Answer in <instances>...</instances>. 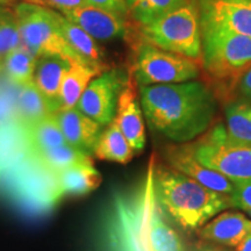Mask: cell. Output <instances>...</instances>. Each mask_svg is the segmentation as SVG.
Segmentation results:
<instances>
[{"mask_svg": "<svg viewBox=\"0 0 251 251\" xmlns=\"http://www.w3.org/2000/svg\"><path fill=\"white\" fill-rule=\"evenodd\" d=\"M166 159L170 163L172 169L179 171L187 177L192 178L203 186L211 188L213 191L230 194L235 188V183L226 178L224 175L219 174L212 169L202 165L197 161L193 153V146L191 144H179L170 146L166 149Z\"/></svg>", "mask_w": 251, "mask_h": 251, "instance_id": "obj_12", "label": "cell"}, {"mask_svg": "<svg viewBox=\"0 0 251 251\" xmlns=\"http://www.w3.org/2000/svg\"><path fill=\"white\" fill-rule=\"evenodd\" d=\"M13 2V0H0V5H9Z\"/></svg>", "mask_w": 251, "mask_h": 251, "instance_id": "obj_38", "label": "cell"}, {"mask_svg": "<svg viewBox=\"0 0 251 251\" xmlns=\"http://www.w3.org/2000/svg\"><path fill=\"white\" fill-rule=\"evenodd\" d=\"M192 146L197 161L202 165L235 184L251 183V144L231 140L224 125L213 127Z\"/></svg>", "mask_w": 251, "mask_h": 251, "instance_id": "obj_7", "label": "cell"}, {"mask_svg": "<svg viewBox=\"0 0 251 251\" xmlns=\"http://www.w3.org/2000/svg\"><path fill=\"white\" fill-rule=\"evenodd\" d=\"M17 109V118L25 126L51 114L48 103L36 87L35 83L20 87Z\"/></svg>", "mask_w": 251, "mask_h": 251, "instance_id": "obj_27", "label": "cell"}, {"mask_svg": "<svg viewBox=\"0 0 251 251\" xmlns=\"http://www.w3.org/2000/svg\"><path fill=\"white\" fill-rule=\"evenodd\" d=\"M201 27V57L207 74L222 89H233L251 67V37Z\"/></svg>", "mask_w": 251, "mask_h": 251, "instance_id": "obj_3", "label": "cell"}, {"mask_svg": "<svg viewBox=\"0 0 251 251\" xmlns=\"http://www.w3.org/2000/svg\"><path fill=\"white\" fill-rule=\"evenodd\" d=\"M87 2L96 7L106 9L122 17L128 14V6L126 0H87Z\"/></svg>", "mask_w": 251, "mask_h": 251, "instance_id": "obj_32", "label": "cell"}, {"mask_svg": "<svg viewBox=\"0 0 251 251\" xmlns=\"http://www.w3.org/2000/svg\"><path fill=\"white\" fill-rule=\"evenodd\" d=\"M45 4H46V2H45Z\"/></svg>", "mask_w": 251, "mask_h": 251, "instance_id": "obj_40", "label": "cell"}, {"mask_svg": "<svg viewBox=\"0 0 251 251\" xmlns=\"http://www.w3.org/2000/svg\"><path fill=\"white\" fill-rule=\"evenodd\" d=\"M70 68V63L56 55H42L36 58L34 83L48 103L51 113L61 109L59 91L63 78Z\"/></svg>", "mask_w": 251, "mask_h": 251, "instance_id": "obj_16", "label": "cell"}, {"mask_svg": "<svg viewBox=\"0 0 251 251\" xmlns=\"http://www.w3.org/2000/svg\"><path fill=\"white\" fill-rule=\"evenodd\" d=\"M20 31L21 46L35 57L56 55L70 65L83 63L63 36L57 20V12L46 6L21 2L14 8ZM87 65V64H86Z\"/></svg>", "mask_w": 251, "mask_h": 251, "instance_id": "obj_6", "label": "cell"}, {"mask_svg": "<svg viewBox=\"0 0 251 251\" xmlns=\"http://www.w3.org/2000/svg\"><path fill=\"white\" fill-rule=\"evenodd\" d=\"M139 27L140 39L157 48L194 61L201 57V27L196 2L188 1Z\"/></svg>", "mask_w": 251, "mask_h": 251, "instance_id": "obj_4", "label": "cell"}, {"mask_svg": "<svg viewBox=\"0 0 251 251\" xmlns=\"http://www.w3.org/2000/svg\"><path fill=\"white\" fill-rule=\"evenodd\" d=\"M238 83H240V89L243 94L251 98V67L244 72Z\"/></svg>", "mask_w": 251, "mask_h": 251, "instance_id": "obj_34", "label": "cell"}, {"mask_svg": "<svg viewBox=\"0 0 251 251\" xmlns=\"http://www.w3.org/2000/svg\"><path fill=\"white\" fill-rule=\"evenodd\" d=\"M36 57L20 46L2 59V70L15 85L23 87L34 83Z\"/></svg>", "mask_w": 251, "mask_h": 251, "instance_id": "obj_25", "label": "cell"}, {"mask_svg": "<svg viewBox=\"0 0 251 251\" xmlns=\"http://www.w3.org/2000/svg\"><path fill=\"white\" fill-rule=\"evenodd\" d=\"M250 215H251V214H250Z\"/></svg>", "mask_w": 251, "mask_h": 251, "instance_id": "obj_41", "label": "cell"}, {"mask_svg": "<svg viewBox=\"0 0 251 251\" xmlns=\"http://www.w3.org/2000/svg\"><path fill=\"white\" fill-rule=\"evenodd\" d=\"M25 2H29V4H35V5H41V6H46L47 5L45 4V1L43 0H24Z\"/></svg>", "mask_w": 251, "mask_h": 251, "instance_id": "obj_36", "label": "cell"}, {"mask_svg": "<svg viewBox=\"0 0 251 251\" xmlns=\"http://www.w3.org/2000/svg\"><path fill=\"white\" fill-rule=\"evenodd\" d=\"M152 178L153 169L150 166L149 177L140 197L130 202H119L114 222L115 251H150L147 235V215L153 185Z\"/></svg>", "mask_w": 251, "mask_h": 251, "instance_id": "obj_9", "label": "cell"}, {"mask_svg": "<svg viewBox=\"0 0 251 251\" xmlns=\"http://www.w3.org/2000/svg\"><path fill=\"white\" fill-rule=\"evenodd\" d=\"M147 235L150 251H185L180 237L163 219L162 209L159 208L155 197L153 185L148 203Z\"/></svg>", "mask_w": 251, "mask_h": 251, "instance_id": "obj_20", "label": "cell"}, {"mask_svg": "<svg viewBox=\"0 0 251 251\" xmlns=\"http://www.w3.org/2000/svg\"><path fill=\"white\" fill-rule=\"evenodd\" d=\"M93 153L101 161L127 164L133 159L135 151L122 134L117 121L113 120L100 134Z\"/></svg>", "mask_w": 251, "mask_h": 251, "instance_id": "obj_21", "label": "cell"}, {"mask_svg": "<svg viewBox=\"0 0 251 251\" xmlns=\"http://www.w3.org/2000/svg\"><path fill=\"white\" fill-rule=\"evenodd\" d=\"M251 233V220L236 212H225L202 226L199 235L202 238L227 247H236Z\"/></svg>", "mask_w": 251, "mask_h": 251, "instance_id": "obj_18", "label": "cell"}, {"mask_svg": "<svg viewBox=\"0 0 251 251\" xmlns=\"http://www.w3.org/2000/svg\"><path fill=\"white\" fill-rule=\"evenodd\" d=\"M200 26L251 37V0H198Z\"/></svg>", "mask_w": 251, "mask_h": 251, "instance_id": "obj_11", "label": "cell"}, {"mask_svg": "<svg viewBox=\"0 0 251 251\" xmlns=\"http://www.w3.org/2000/svg\"><path fill=\"white\" fill-rule=\"evenodd\" d=\"M31 155L35 157L41 164L56 174L71 168V166L93 163L91 159V155H87V153L69 146L68 143L56 147V148L33 152Z\"/></svg>", "mask_w": 251, "mask_h": 251, "instance_id": "obj_26", "label": "cell"}, {"mask_svg": "<svg viewBox=\"0 0 251 251\" xmlns=\"http://www.w3.org/2000/svg\"><path fill=\"white\" fill-rule=\"evenodd\" d=\"M59 186L63 194L85 196L93 192L101 184V175L96 170L93 163L75 165L57 172Z\"/></svg>", "mask_w": 251, "mask_h": 251, "instance_id": "obj_23", "label": "cell"}, {"mask_svg": "<svg viewBox=\"0 0 251 251\" xmlns=\"http://www.w3.org/2000/svg\"><path fill=\"white\" fill-rule=\"evenodd\" d=\"M57 20L63 36L72 50L78 55V57L85 64L97 69L100 72L106 71L107 65L103 62L105 54L96 40L76 24L68 20L63 14L57 13Z\"/></svg>", "mask_w": 251, "mask_h": 251, "instance_id": "obj_19", "label": "cell"}, {"mask_svg": "<svg viewBox=\"0 0 251 251\" xmlns=\"http://www.w3.org/2000/svg\"><path fill=\"white\" fill-rule=\"evenodd\" d=\"M128 78L129 75L120 69L103 71L89 84L76 108L100 126L108 125L114 120L119 96Z\"/></svg>", "mask_w": 251, "mask_h": 251, "instance_id": "obj_10", "label": "cell"}, {"mask_svg": "<svg viewBox=\"0 0 251 251\" xmlns=\"http://www.w3.org/2000/svg\"><path fill=\"white\" fill-rule=\"evenodd\" d=\"M140 96L148 125L178 144L201 136L214 120V93L201 81L141 86Z\"/></svg>", "mask_w": 251, "mask_h": 251, "instance_id": "obj_1", "label": "cell"}, {"mask_svg": "<svg viewBox=\"0 0 251 251\" xmlns=\"http://www.w3.org/2000/svg\"><path fill=\"white\" fill-rule=\"evenodd\" d=\"M6 190L24 211L34 214L48 212L64 196L57 174L41 164L33 155L4 174Z\"/></svg>", "mask_w": 251, "mask_h": 251, "instance_id": "obj_5", "label": "cell"}, {"mask_svg": "<svg viewBox=\"0 0 251 251\" xmlns=\"http://www.w3.org/2000/svg\"><path fill=\"white\" fill-rule=\"evenodd\" d=\"M54 115L69 146L87 155L94 152L101 134V126L76 107L59 109Z\"/></svg>", "mask_w": 251, "mask_h": 251, "instance_id": "obj_15", "label": "cell"}, {"mask_svg": "<svg viewBox=\"0 0 251 251\" xmlns=\"http://www.w3.org/2000/svg\"><path fill=\"white\" fill-rule=\"evenodd\" d=\"M135 46L131 75L140 86L184 83L199 77L200 69L194 59L165 51L141 39Z\"/></svg>", "mask_w": 251, "mask_h": 251, "instance_id": "obj_8", "label": "cell"}, {"mask_svg": "<svg viewBox=\"0 0 251 251\" xmlns=\"http://www.w3.org/2000/svg\"><path fill=\"white\" fill-rule=\"evenodd\" d=\"M25 127L29 140L31 153L67 144L54 113Z\"/></svg>", "mask_w": 251, "mask_h": 251, "instance_id": "obj_24", "label": "cell"}, {"mask_svg": "<svg viewBox=\"0 0 251 251\" xmlns=\"http://www.w3.org/2000/svg\"><path fill=\"white\" fill-rule=\"evenodd\" d=\"M236 251H251V233L247 235L240 243L235 247Z\"/></svg>", "mask_w": 251, "mask_h": 251, "instance_id": "obj_35", "label": "cell"}, {"mask_svg": "<svg viewBox=\"0 0 251 251\" xmlns=\"http://www.w3.org/2000/svg\"><path fill=\"white\" fill-rule=\"evenodd\" d=\"M43 1L46 2L47 7H55L62 13L89 4L87 0H43Z\"/></svg>", "mask_w": 251, "mask_h": 251, "instance_id": "obj_33", "label": "cell"}, {"mask_svg": "<svg viewBox=\"0 0 251 251\" xmlns=\"http://www.w3.org/2000/svg\"><path fill=\"white\" fill-rule=\"evenodd\" d=\"M153 191L159 208L185 230H196L231 207L228 194L203 186L175 169L157 166Z\"/></svg>", "mask_w": 251, "mask_h": 251, "instance_id": "obj_2", "label": "cell"}, {"mask_svg": "<svg viewBox=\"0 0 251 251\" xmlns=\"http://www.w3.org/2000/svg\"><path fill=\"white\" fill-rule=\"evenodd\" d=\"M135 84L136 81L130 74L127 84L119 96L114 120L117 121L122 134L125 135L135 153H139L146 146V129H144L142 111L137 102Z\"/></svg>", "mask_w": 251, "mask_h": 251, "instance_id": "obj_14", "label": "cell"}, {"mask_svg": "<svg viewBox=\"0 0 251 251\" xmlns=\"http://www.w3.org/2000/svg\"><path fill=\"white\" fill-rule=\"evenodd\" d=\"M2 70V58H0V71Z\"/></svg>", "mask_w": 251, "mask_h": 251, "instance_id": "obj_39", "label": "cell"}, {"mask_svg": "<svg viewBox=\"0 0 251 251\" xmlns=\"http://www.w3.org/2000/svg\"><path fill=\"white\" fill-rule=\"evenodd\" d=\"M100 72L90 65L83 63H76L69 68V70L63 78L61 91H59V105L61 109L76 107L81 94L89 86V84L99 76Z\"/></svg>", "mask_w": 251, "mask_h": 251, "instance_id": "obj_22", "label": "cell"}, {"mask_svg": "<svg viewBox=\"0 0 251 251\" xmlns=\"http://www.w3.org/2000/svg\"><path fill=\"white\" fill-rule=\"evenodd\" d=\"M31 153L25 125L19 119L0 122V177Z\"/></svg>", "mask_w": 251, "mask_h": 251, "instance_id": "obj_17", "label": "cell"}, {"mask_svg": "<svg viewBox=\"0 0 251 251\" xmlns=\"http://www.w3.org/2000/svg\"><path fill=\"white\" fill-rule=\"evenodd\" d=\"M21 46L20 31L14 11L0 6V58Z\"/></svg>", "mask_w": 251, "mask_h": 251, "instance_id": "obj_30", "label": "cell"}, {"mask_svg": "<svg viewBox=\"0 0 251 251\" xmlns=\"http://www.w3.org/2000/svg\"><path fill=\"white\" fill-rule=\"evenodd\" d=\"M227 134L231 140L251 144V105L231 102L226 107Z\"/></svg>", "mask_w": 251, "mask_h": 251, "instance_id": "obj_29", "label": "cell"}, {"mask_svg": "<svg viewBox=\"0 0 251 251\" xmlns=\"http://www.w3.org/2000/svg\"><path fill=\"white\" fill-rule=\"evenodd\" d=\"M68 20L76 24L94 40L109 41L124 37L128 31L125 17L87 4L62 13Z\"/></svg>", "mask_w": 251, "mask_h": 251, "instance_id": "obj_13", "label": "cell"}, {"mask_svg": "<svg viewBox=\"0 0 251 251\" xmlns=\"http://www.w3.org/2000/svg\"><path fill=\"white\" fill-rule=\"evenodd\" d=\"M128 13L139 26L148 25L169 12L187 4L188 0H126Z\"/></svg>", "mask_w": 251, "mask_h": 251, "instance_id": "obj_28", "label": "cell"}, {"mask_svg": "<svg viewBox=\"0 0 251 251\" xmlns=\"http://www.w3.org/2000/svg\"><path fill=\"white\" fill-rule=\"evenodd\" d=\"M196 251H224V250H220V249H215V248H209V247H205V248H200Z\"/></svg>", "mask_w": 251, "mask_h": 251, "instance_id": "obj_37", "label": "cell"}, {"mask_svg": "<svg viewBox=\"0 0 251 251\" xmlns=\"http://www.w3.org/2000/svg\"><path fill=\"white\" fill-rule=\"evenodd\" d=\"M231 207L243 209L251 214V183H242L235 185L234 191L229 194Z\"/></svg>", "mask_w": 251, "mask_h": 251, "instance_id": "obj_31", "label": "cell"}]
</instances>
